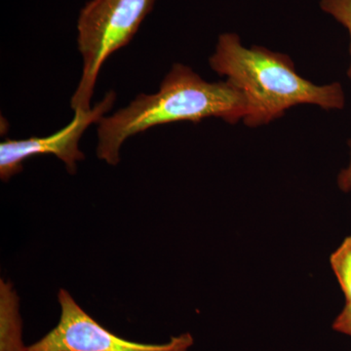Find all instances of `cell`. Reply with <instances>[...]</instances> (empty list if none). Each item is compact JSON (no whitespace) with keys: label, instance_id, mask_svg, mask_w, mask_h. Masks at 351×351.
Returning a JSON list of instances; mask_svg holds the SVG:
<instances>
[{"label":"cell","instance_id":"cell-5","mask_svg":"<svg viewBox=\"0 0 351 351\" xmlns=\"http://www.w3.org/2000/svg\"><path fill=\"white\" fill-rule=\"evenodd\" d=\"M117 94L108 92L105 98L88 112H75L73 120L63 129L48 137L25 140L6 138L0 144V179L3 182L22 172L23 164L31 157L52 154L61 159L71 174L76 172V163L84 159L78 147L80 138L92 124H98L114 105Z\"/></svg>","mask_w":351,"mask_h":351},{"label":"cell","instance_id":"cell-1","mask_svg":"<svg viewBox=\"0 0 351 351\" xmlns=\"http://www.w3.org/2000/svg\"><path fill=\"white\" fill-rule=\"evenodd\" d=\"M247 113L246 99L232 83L208 82L186 64H174L156 93L138 95L126 108L100 120L97 156L117 165L124 142L152 127L211 117L237 124Z\"/></svg>","mask_w":351,"mask_h":351},{"label":"cell","instance_id":"cell-10","mask_svg":"<svg viewBox=\"0 0 351 351\" xmlns=\"http://www.w3.org/2000/svg\"><path fill=\"white\" fill-rule=\"evenodd\" d=\"M348 147H350V159L348 167L339 172L338 176V186L343 193H350L351 191V138L348 141Z\"/></svg>","mask_w":351,"mask_h":351},{"label":"cell","instance_id":"cell-7","mask_svg":"<svg viewBox=\"0 0 351 351\" xmlns=\"http://www.w3.org/2000/svg\"><path fill=\"white\" fill-rule=\"evenodd\" d=\"M330 263L346 298V304H351V235L332 254Z\"/></svg>","mask_w":351,"mask_h":351},{"label":"cell","instance_id":"cell-2","mask_svg":"<svg viewBox=\"0 0 351 351\" xmlns=\"http://www.w3.org/2000/svg\"><path fill=\"white\" fill-rule=\"evenodd\" d=\"M209 64L244 95L248 113L243 123L251 128L267 125L295 106L313 105L326 110L345 108L341 83L314 84L298 73L288 55L263 46L246 47L234 32L219 36Z\"/></svg>","mask_w":351,"mask_h":351},{"label":"cell","instance_id":"cell-3","mask_svg":"<svg viewBox=\"0 0 351 351\" xmlns=\"http://www.w3.org/2000/svg\"><path fill=\"white\" fill-rule=\"evenodd\" d=\"M157 0H89L77 20V45L82 75L71 106L75 112L91 110L94 88L108 57L130 43Z\"/></svg>","mask_w":351,"mask_h":351},{"label":"cell","instance_id":"cell-9","mask_svg":"<svg viewBox=\"0 0 351 351\" xmlns=\"http://www.w3.org/2000/svg\"><path fill=\"white\" fill-rule=\"evenodd\" d=\"M332 329L351 338V304H346L343 311L332 323Z\"/></svg>","mask_w":351,"mask_h":351},{"label":"cell","instance_id":"cell-4","mask_svg":"<svg viewBox=\"0 0 351 351\" xmlns=\"http://www.w3.org/2000/svg\"><path fill=\"white\" fill-rule=\"evenodd\" d=\"M58 302L61 313L56 327L27 346V351H189L195 341L189 332H184L160 345L136 343L101 326L68 291H59Z\"/></svg>","mask_w":351,"mask_h":351},{"label":"cell","instance_id":"cell-8","mask_svg":"<svg viewBox=\"0 0 351 351\" xmlns=\"http://www.w3.org/2000/svg\"><path fill=\"white\" fill-rule=\"evenodd\" d=\"M320 8L323 12L334 18L348 31L350 36V66L348 76L351 80V0H320Z\"/></svg>","mask_w":351,"mask_h":351},{"label":"cell","instance_id":"cell-6","mask_svg":"<svg viewBox=\"0 0 351 351\" xmlns=\"http://www.w3.org/2000/svg\"><path fill=\"white\" fill-rule=\"evenodd\" d=\"M19 299L10 283H0V351H27L22 337Z\"/></svg>","mask_w":351,"mask_h":351}]
</instances>
